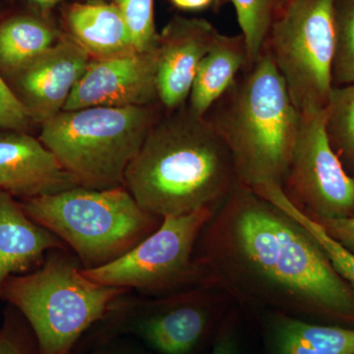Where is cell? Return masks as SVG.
<instances>
[{
    "instance_id": "1",
    "label": "cell",
    "mask_w": 354,
    "mask_h": 354,
    "mask_svg": "<svg viewBox=\"0 0 354 354\" xmlns=\"http://www.w3.org/2000/svg\"><path fill=\"white\" fill-rule=\"evenodd\" d=\"M195 260L202 286L245 304L354 328V288L291 216L239 184L203 230Z\"/></svg>"
},
{
    "instance_id": "2",
    "label": "cell",
    "mask_w": 354,
    "mask_h": 354,
    "mask_svg": "<svg viewBox=\"0 0 354 354\" xmlns=\"http://www.w3.org/2000/svg\"><path fill=\"white\" fill-rule=\"evenodd\" d=\"M239 183L227 144L187 104L162 113L124 176L140 206L160 218L216 209Z\"/></svg>"
},
{
    "instance_id": "3",
    "label": "cell",
    "mask_w": 354,
    "mask_h": 354,
    "mask_svg": "<svg viewBox=\"0 0 354 354\" xmlns=\"http://www.w3.org/2000/svg\"><path fill=\"white\" fill-rule=\"evenodd\" d=\"M204 118L230 149L239 184L283 186L301 113L266 44Z\"/></svg>"
},
{
    "instance_id": "4",
    "label": "cell",
    "mask_w": 354,
    "mask_h": 354,
    "mask_svg": "<svg viewBox=\"0 0 354 354\" xmlns=\"http://www.w3.org/2000/svg\"><path fill=\"white\" fill-rule=\"evenodd\" d=\"M21 207L64 241L86 270L120 259L162 221L142 208L124 186L104 190L77 186L25 200Z\"/></svg>"
},
{
    "instance_id": "5",
    "label": "cell",
    "mask_w": 354,
    "mask_h": 354,
    "mask_svg": "<svg viewBox=\"0 0 354 354\" xmlns=\"http://www.w3.org/2000/svg\"><path fill=\"white\" fill-rule=\"evenodd\" d=\"M75 255L46 253L39 270L7 279L0 297L20 310L31 325L39 354H70L81 335L106 317L114 301L131 290L88 279Z\"/></svg>"
},
{
    "instance_id": "6",
    "label": "cell",
    "mask_w": 354,
    "mask_h": 354,
    "mask_svg": "<svg viewBox=\"0 0 354 354\" xmlns=\"http://www.w3.org/2000/svg\"><path fill=\"white\" fill-rule=\"evenodd\" d=\"M160 108L153 104L62 111L41 123L39 140L79 186L122 187L128 165L162 115Z\"/></svg>"
},
{
    "instance_id": "7",
    "label": "cell",
    "mask_w": 354,
    "mask_h": 354,
    "mask_svg": "<svg viewBox=\"0 0 354 354\" xmlns=\"http://www.w3.org/2000/svg\"><path fill=\"white\" fill-rule=\"evenodd\" d=\"M335 0H286L266 46L300 113L327 108L333 88Z\"/></svg>"
},
{
    "instance_id": "8",
    "label": "cell",
    "mask_w": 354,
    "mask_h": 354,
    "mask_svg": "<svg viewBox=\"0 0 354 354\" xmlns=\"http://www.w3.org/2000/svg\"><path fill=\"white\" fill-rule=\"evenodd\" d=\"M214 208L187 215L165 216L160 227L120 259L83 274L100 285L136 290L145 297H164L201 286L195 250Z\"/></svg>"
},
{
    "instance_id": "9",
    "label": "cell",
    "mask_w": 354,
    "mask_h": 354,
    "mask_svg": "<svg viewBox=\"0 0 354 354\" xmlns=\"http://www.w3.org/2000/svg\"><path fill=\"white\" fill-rule=\"evenodd\" d=\"M281 188L295 207L317 221L354 216V177L330 145L327 109L301 113Z\"/></svg>"
},
{
    "instance_id": "10",
    "label": "cell",
    "mask_w": 354,
    "mask_h": 354,
    "mask_svg": "<svg viewBox=\"0 0 354 354\" xmlns=\"http://www.w3.org/2000/svg\"><path fill=\"white\" fill-rule=\"evenodd\" d=\"M130 295L116 299L104 318L120 321L158 353L188 354L208 330L213 300L205 286L164 297Z\"/></svg>"
},
{
    "instance_id": "11",
    "label": "cell",
    "mask_w": 354,
    "mask_h": 354,
    "mask_svg": "<svg viewBox=\"0 0 354 354\" xmlns=\"http://www.w3.org/2000/svg\"><path fill=\"white\" fill-rule=\"evenodd\" d=\"M92 57L68 34L8 76L10 87L34 122L44 123L64 111Z\"/></svg>"
},
{
    "instance_id": "12",
    "label": "cell",
    "mask_w": 354,
    "mask_h": 354,
    "mask_svg": "<svg viewBox=\"0 0 354 354\" xmlns=\"http://www.w3.org/2000/svg\"><path fill=\"white\" fill-rule=\"evenodd\" d=\"M156 48L122 57L92 59L64 111L92 106H146L160 104Z\"/></svg>"
},
{
    "instance_id": "13",
    "label": "cell",
    "mask_w": 354,
    "mask_h": 354,
    "mask_svg": "<svg viewBox=\"0 0 354 354\" xmlns=\"http://www.w3.org/2000/svg\"><path fill=\"white\" fill-rule=\"evenodd\" d=\"M218 34L208 21L183 17L174 18L158 34L156 85L164 111L187 104L198 66Z\"/></svg>"
},
{
    "instance_id": "14",
    "label": "cell",
    "mask_w": 354,
    "mask_h": 354,
    "mask_svg": "<svg viewBox=\"0 0 354 354\" xmlns=\"http://www.w3.org/2000/svg\"><path fill=\"white\" fill-rule=\"evenodd\" d=\"M77 186L41 140L15 130L0 134V190L27 200Z\"/></svg>"
},
{
    "instance_id": "15",
    "label": "cell",
    "mask_w": 354,
    "mask_h": 354,
    "mask_svg": "<svg viewBox=\"0 0 354 354\" xmlns=\"http://www.w3.org/2000/svg\"><path fill=\"white\" fill-rule=\"evenodd\" d=\"M64 241L31 220L13 196L0 190V292L7 279L27 271Z\"/></svg>"
},
{
    "instance_id": "16",
    "label": "cell",
    "mask_w": 354,
    "mask_h": 354,
    "mask_svg": "<svg viewBox=\"0 0 354 354\" xmlns=\"http://www.w3.org/2000/svg\"><path fill=\"white\" fill-rule=\"evenodd\" d=\"M68 35L92 59L122 57L135 53L129 28L113 3L72 4L65 13Z\"/></svg>"
},
{
    "instance_id": "17",
    "label": "cell",
    "mask_w": 354,
    "mask_h": 354,
    "mask_svg": "<svg viewBox=\"0 0 354 354\" xmlns=\"http://www.w3.org/2000/svg\"><path fill=\"white\" fill-rule=\"evenodd\" d=\"M248 64L245 39L242 35L227 36L218 32L198 66L187 106L199 116L225 94Z\"/></svg>"
},
{
    "instance_id": "18",
    "label": "cell",
    "mask_w": 354,
    "mask_h": 354,
    "mask_svg": "<svg viewBox=\"0 0 354 354\" xmlns=\"http://www.w3.org/2000/svg\"><path fill=\"white\" fill-rule=\"evenodd\" d=\"M269 354H354V328L318 325L276 312L268 326Z\"/></svg>"
},
{
    "instance_id": "19",
    "label": "cell",
    "mask_w": 354,
    "mask_h": 354,
    "mask_svg": "<svg viewBox=\"0 0 354 354\" xmlns=\"http://www.w3.org/2000/svg\"><path fill=\"white\" fill-rule=\"evenodd\" d=\"M62 34L35 16L19 15L0 24V73L10 76L57 43Z\"/></svg>"
},
{
    "instance_id": "20",
    "label": "cell",
    "mask_w": 354,
    "mask_h": 354,
    "mask_svg": "<svg viewBox=\"0 0 354 354\" xmlns=\"http://www.w3.org/2000/svg\"><path fill=\"white\" fill-rule=\"evenodd\" d=\"M253 191L301 225L322 249L337 274L354 288V253L328 234L318 221L309 218L295 207L286 197L281 186L271 184Z\"/></svg>"
},
{
    "instance_id": "21",
    "label": "cell",
    "mask_w": 354,
    "mask_h": 354,
    "mask_svg": "<svg viewBox=\"0 0 354 354\" xmlns=\"http://www.w3.org/2000/svg\"><path fill=\"white\" fill-rule=\"evenodd\" d=\"M326 109L330 145L344 167L354 169V83L333 88Z\"/></svg>"
},
{
    "instance_id": "22",
    "label": "cell",
    "mask_w": 354,
    "mask_h": 354,
    "mask_svg": "<svg viewBox=\"0 0 354 354\" xmlns=\"http://www.w3.org/2000/svg\"><path fill=\"white\" fill-rule=\"evenodd\" d=\"M236 13L241 35L245 39L248 64L264 48L274 18L286 0H230Z\"/></svg>"
},
{
    "instance_id": "23",
    "label": "cell",
    "mask_w": 354,
    "mask_h": 354,
    "mask_svg": "<svg viewBox=\"0 0 354 354\" xmlns=\"http://www.w3.org/2000/svg\"><path fill=\"white\" fill-rule=\"evenodd\" d=\"M335 48L333 86L354 83V0H335Z\"/></svg>"
},
{
    "instance_id": "24",
    "label": "cell",
    "mask_w": 354,
    "mask_h": 354,
    "mask_svg": "<svg viewBox=\"0 0 354 354\" xmlns=\"http://www.w3.org/2000/svg\"><path fill=\"white\" fill-rule=\"evenodd\" d=\"M129 28L137 51L155 50L158 34L153 20V0H113Z\"/></svg>"
},
{
    "instance_id": "25",
    "label": "cell",
    "mask_w": 354,
    "mask_h": 354,
    "mask_svg": "<svg viewBox=\"0 0 354 354\" xmlns=\"http://www.w3.org/2000/svg\"><path fill=\"white\" fill-rule=\"evenodd\" d=\"M32 121L0 73V128L24 131Z\"/></svg>"
},
{
    "instance_id": "26",
    "label": "cell",
    "mask_w": 354,
    "mask_h": 354,
    "mask_svg": "<svg viewBox=\"0 0 354 354\" xmlns=\"http://www.w3.org/2000/svg\"><path fill=\"white\" fill-rule=\"evenodd\" d=\"M318 223L333 239L354 253V216Z\"/></svg>"
},
{
    "instance_id": "27",
    "label": "cell",
    "mask_w": 354,
    "mask_h": 354,
    "mask_svg": "<svg viewBox=\"0 0 354 354\" xmlns=\"http://www.w3.org/2000/svg\"><path fill=\"white\" fill-rule=\"evenodd\" d=\"M209 354H239L236 337L232 330L225 329L215 342L213 351Z\"/></svg>"
},
{
    "instance_id": "28",
    "label": "cell",
    "mask_w": 354,
    "mask_h": 354,
    "mask_svg": "<svg viewBox=\"0 0 354 354\" xmlns=\"http://www.w3.org/2000/svg\"><path fill=\"white\" fill-rule=\"evenodd\" d=\"M0 354H28L19 342L6 332L0 333Z\"/></svg>"
},
{
    "instance_id": "29",
    "label": "cell",
    "mask_w": 354,
    "mask_h": 354,
    "mask_svg": "<svg viewBox=\"0 0 354 354\" xmlns=\"http://www.w3.org/2000/svg\"><path fill=\"white\" fill-rule=\"evenodd\" d=\"M220 0H171V3L181 10H199Z\"/></svg>"
},
{
    "instance_id": "30",
    "label": "cell",
    "mask_w": 354,
    "mask_h": 354,
    "mask_svg": "<svg viewBox=\"0 0 354 354\" xmlns=\"http://www.w3.org/2000/svg\"><path fill=\"white\" fill-rule=\"evenodd\" d=\"M25 1L39 12L46 14L53 10L62 0H25Z\"/></svg>"
},
{
    "instance_id": "31",
    "label": "cell",
    "mask_w": 354,
    "mask_h": 354,
    "mask_svg": "<svg viewBox=\"0 0 354 354\" xmlns=\"http://www.w3.org/2000/svg\"><path fill=\"white\" fill-rule=\"evenodd\" d=\"M93 354H123V353H109V351H108V353H93Z\"/></svg>"
}]
</instances>
